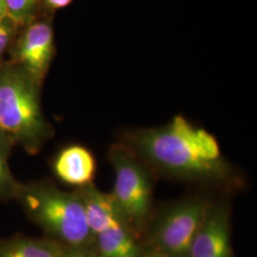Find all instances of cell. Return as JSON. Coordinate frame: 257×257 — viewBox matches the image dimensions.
Wrapping results in <instances>:
<instances>
[{"mask_svg":"<svg viewBox=\"0 0 257 257\" xmlns=\"http://www.w3.org/2000/svg\"><path fill=\"white\" fill-rule=\"evenodd\" d=\"M114 172L113 195L130 225L139 234L152 217L153 181L147 165L128 146L109 151Z\"/></svg>","mask_w":257,"mask_h":257,"instance_id":"obj_4","label":"cell"},{"mask_svg":"<svg viewBox=\"0 0 257 257\" xmlns=\"http://www.w3.org/2000/svg\"><path fill=\"white\" fill-rule=\"evenodd\" d=\"M55 172L65 183L83 188L92 184L96 172L95 158L87 148L73 145L58 155Z\"/></svg>","mask_w":257,"mask_h":257,"instance_id":"obj_9","label":"cell"},{"mask_svg":"<svg viewBox=\"0 0 257 257\" xmlns=\"http://www.w3.org/2000/svg\"><path fill=\"white\" fill-rule=\"evenodd\" d=\"M97 257H144L138 234L128 224L112 227L94 237Z\"/></svg>","mask_w":257,"mask_h":257,"instance_id":"obj_10","label":"cell"},{"mask_svg":"<svg viewBox=\"0 0 257 257\" xmlns=\"http://www.w3.org/2000/svg\"><path fill=\"white\" fill-rule=\"evenodd\" d=\"M211 203L202 196L176 201L160 211L153 223L150 246L169 257H188Z\"/></svg>","mask_w":257,"mask_h":257,"instance_id":"obj_5","label":"cell"},{"mask_svg":"<svg viewBox=\"0 0 257 257\" xmlns=\"http://www.w3.org/2000/svg\"><path fill=\"white\" fill-rule=\"evenodd\" d=\"M18 193L31 217L54 239L74 248L93 244L79 190L67 193L50 184H35L20 187Z\"/></svg>","mask_w":257,"mask_h":257,"instance_id":"obj_2","label":"cell"},{"mask_svg":"<svg viewBox=\"0 0 257 257\" xmlns=\"http://www.w3.org/2000/svg\"><path fill=\"white\" fill-rule=\"evenodd\" d=\"M54 55V35L46 22H38L29 28L20 44L19 56L25 71L37 83L46 74Z\"/></svg>","mask_w":257,"mask_h":257,"instance_id":"obj_7","label":"cell"},{"mask_svg":"<svg viewBox=\"0 0 257 257\" xmlns=\"http://www.w3.org/2000/svg\"><path fill=\"white\" fill-rule=\"evenodd\" d=\"M188 257H232L230 208L227 203H211Z\"/></svg>","mask_w":257,"mask_h":257,"instance_id":"obj_6","label":"cell"},{"mask_svg":"<svg viewBox=\"0 0 257 257\" xmlns=\"http://www.w3.org/2000/svg\"><path fill=\"white\" fill-rule=\"evenodd\" d=\"M73 0H46L47 4L53 9H61L68 6Z\"/></svg>","mask_w":257,"mask_h":257,"instance_id":"obj_17","label":"cell"},{"mask_svg":"<svg viewBox=\"0 0 257 257\" xmlns=\"http://www.w3.org/2000/svg\"><path fill=\"white\" fill-rule=\"evenodd\" d=\"M10 38V29L2 20H0V54L4 51Z\"/></svg>","mask_w":257,"mask_h":257,"instance_id":"obj_15","label":"cell"},{"mask_svg":"<svg viewBox=\"0 0 257 257\" xmlns=\"http://www.w3.org/2000/svg\"><path fill=\"white\" fill-rule=\"evenodd\" d=\"M79 192L82 196L88 226L93 239L98 233L112 227L123 224L130 225L111 193H103L96 189L93 184L83 187Z\"/></svg>","mask_w":257,"mask_h":257,"instance_id":"obj_8","label":"cell"},{"mask_svg":"<svg viewBox=\"0 0 257 257\" xmlns=\"http://www.w3.org/2000/svg\"><path fill=\"white\" fill-rule=\"evenodd\" d=\"M61 257H97L90 248L67 247Z\"/></svg>","mask_w":257,"mask_h":257,"instance_id":"obj_14","label":"cell"},{"mask_svg":"<svg viewBox=\"0 0 257 257\" xmlns=\"http://www.w3.org/2000/svg\"><path fill=\"white\" fill-rule=\"evenodd\" d=\"M143 255L144 257H169L150 245L146 248H143Z\"/></svg>","mask_w":257,"mask_h":257,"instance_id":"obj_16","label":"cell"},{"mask_svg":"<svg viewBox=\"0 0 257 257\" xmlns=\"http://www.w3.org/2000/svg\"><path fill=\"white\" fill-rule=\"evenodd\" d=\"M37 85L26 71L8 68L0 72V132L30 153L37 152L48 132Z\"/></svg>","mask_w":257,"mask_h":257,"instance_id":"obj_3","label":"cell"},{"mask_svg":"<svg viewBox=\"0 0 257 257\" xmlns=\"http://www.w3.org/2000/svg\"><path fill=\"white\" fill-rule=\"evenodd\" d=\"M128 142L146 165L178 179L218 183L232 172L215 137L181 115L161 127L139 130Z\"/></svg>","mask_w":257,"mask_h":257,"instance_id":"obj_1","label":"cell"},{"mask_svg":"<svg viewBox=\"0 0 257 257\" xmlns=\"http://www.w3.org/2000/svg\"><path fill=\"white\" fill-rule=\"evenodd\" d=\"M5 16H6L5 3H4V0H0V20H2Z\"/></svg>","mask_w":257,"mask_h":257,"instance_id":"obj_18","label":"cell"},{"mask_svg":"<svg viewBox=\"0 0 257 257\" xmlns=\"http://www.w3.org/2000/svg\"><path fill=\"white\" fill-rule=\"evenodd\" d=\"M38 0H4L6 16L16 22H23L32 15Z\"/></svg>","mask_w":257,"mask_h":257,"instance_id":"obj_12","label":"cell"},{"mask_svg":"<svg viewBox=\"0 0 257 257\" xmlns=\"http://www.w3.org/2000/svg\"><path fill=\"white\" fill-rule=\"evenodd\" d=\"M66 248L55 239L18 237L0 242V257H61Z\"/></svg>","mask_w":257,"mask_h":257,"instance_id":"obj_11","label":"cell"},{"mask_svg":"<svg viewBox=\"0 0 257 257\" xmlns=\"http://www.w3.org/2000/svg\"><path fill=\"white\" fill-rule=\"evenodd\" d=\"M13 139L0 132V187L9 178L8 170V156Z\"/></svg>","mask_w":257,"mask_h":257,"instance_id":"obj_13","label":"cell"}]
</instances>
